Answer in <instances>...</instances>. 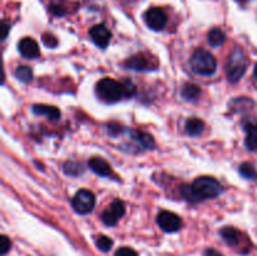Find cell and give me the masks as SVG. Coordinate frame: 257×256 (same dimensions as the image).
<instances>
[{"label":"cell","mask_w":257,"mask_h":256,"mask_svg":"<svg viewBox=\"0 0 257 256\" xmlns=\"http://www.w3.org/2000/svg\"><path fill=\"white\" fill-rule=\"evenodd\" d=\"M191 68L200 75H212L217 69V62L210 52L205 49H197L190 60Z\"/></svg>","instance_id":"obj_3"},{"label":"cell","mask_w":257,"mask_h":256,"mask_svg":"<svg viewBox=\"0 0 257 256\" xmlns=\"http://www.w3.org/2000/svg\"><path fill=\"white\" fill-rule=\"evenodd\" d=\"M248 59L246 53L241 48H236L232 50L226 65V74L231 83H237L245 74L247 69Z\"/></svg>","instance_id":"obj_2"},{"label":"cell","mask_w":257,"mask_h":256,"mask_svg":"<svg viewBox=\"0 0 257 256\" xmlns=\"http://www.w3.org/2000/svg\"><path fill=\"white\" fill-rule=\"evenodd\" d=\"M80 165L78 162H73V161H69V162H67L64 165V171L65 173H68V175H72V176H77L78 173L80 172Z\"/></svg>","instance_id":"obj_23"},{"label":"cell","mask_w":257,"mask_h":256,"mask_svg":"<svg viewBox=\"0 0 257 256\" xmlns=\"http://www.w3.org/2000/svg\"><path fill=\"white\" fill-rule=\"evenodd\" d=\"M97 93L104 102L114 103L124 97V89L122 83L112 79V78H103L97 84Z\"/></svg>","instance_id":"obj_4"},{"label":"cell","mask_w":257,"mask_h":256,"mask_svg":"<svg viewBox=\"0 0 257 256\" xmlns=\"http://www.w3.org/2000/svg\"><path fill=\"white\" fill-rule=\"evenodd\" d=\"M43 43H44L47 47L54 48V47H57L58 40L54 35L49 34V33H45V34H43Z\"/></svg>","instance_id":"obj_26"},{"label":"cell","mask_w":257,"mask_h":256,"mask_svg":"<svg viewBox=\"0 0 257 256\" xmlns=\"http://www.w3.org/2000/svg\"><path fill=\"white\" fill-rule=\"evenodd\" d=\"M131 133H132L133 140L138 141L143 147L152 148L153 146H155V140H153V137L150 135V133H146L143 132V131H138V130L132 131Z\"/></svg>","instance_id":"obj_18"},{"label":"cell","mask_w":257,"mask_h":256,"mask_svg":"<svg viewBox=\"0 0 257 256\" xmlns=\"http://www.w3.org/2000/svg\"><path fill=\"white\" fill-rule=\"evenodd\" d=\"M237 2H240V3H246V2H248V0H237Z\"/></svg>","instance_id":"obj_33"},{"label":"cell","mask_w":257,"mask_h":256,"mask_svg":"<svg viewBox=\"0 0 257 256\" xmlns=\"http://www.w3.org/2000/svg\"><path fill=\"white\" fill-rule=\"evenodd\" d=\"M255 77H256V79H257V65H256V68H255Z\"/></svg>","instance_id":"obj_32"},{"label":"cell","mask_w":257,"mask_h":256,"mask_svg":"<svg viewBox=\"0 0 257 256\" xmlns=\"http://www.w3.org/2000/svg\"><path fill=\"white\" fill-rule=\"evenodd\" d=\"M221 236H222V238L226 241L227 245L235 247V246L240 245L242 233L238 230H236L235 227H225L221 230Z\"/></svg>","instance_id":"obj_13"},{"label":"cell","mask_w":257,"mask_h":256,"mask_svg":"<svg viewBox=\"0 0 257 256\" xmlns=\"http://www.w3.org/2000/svg\"><path fill=\"white\" fill-rule=\"evenodd\" d=\"M9 29H10L9 22L5 19L0 20V43L7 38L8 33H9Z\"/></svg>","instance_id":"obj_25"},{"label":"cell","mask_w":257,"mask_h":256,"mask_svg":"<svg viewBox=\"0 0 257 256\" xmlns=\"http://www.w3.org/2000/svg\"><path fill=\"white\" fill-rule=\"evenodd\" d=\"M246 147L250 151L257 150V122H248L245 125Z\"/></svg>","instance_id":"obj_14"},{"label":"cell","mask_w":257,"mask_h":256,"mask_svg":"<svg viewBox=\"0 0 257 256\" xmlns=\"http://www.w3.org/2000/svg\"><path fill=\"white\" fill-rule=\"evenodd\" d=\"M108 131H109L112 135H117V133H119L120 131H122V127H120L119 124H117V123H112V124L108 125Z\"/></svg>","instance_id":"obj_29"},{"label":"cell","mask_w":257,"mask_h":256,"mask_svg":"<svg viewBox=\"0 0 257 256\" xmlns=\"http://www.w3.org/2000/svg\"><path fill=\"white\" fill-rule=\"evenodd\" d=\"M226 42V34L220 28H215L208 33V43L212 47H220Z\"/></svg>","instance_id":"obj_19"},{"label":"cell","mask_w":257,"mask_h":256,"mask_svg":"<svg viewBox=\"0 0 257 256\" xmlns=\"http://www.w3.org/2000/svg\"><path fill=\"white\" fill-rule=\"evenodd\" d=\"M157 223L165 232H176L182 227L180 216L170 211H161L157 216Z\"/></svg>","instance_id":"obj_7"},{"label":"cell","mask_w":257,"mask_h":256,"mask_svg":"<svg viewBox=\"0 0 257 256\" xmlns=\"http://www.w3.org/2000/svg\"><path fill=\"white\" fill-rule=\"evenodd\" d=\"M114 256H138L133 248L131 247H120L119 250L115 252Z\"/></svg>","instance_id":"obj_28"},{"label":"cell","mask_w":257,"mask_h":256,"mask_svg":"<svg viewBox=\"0 0 257 256\" xmlns=\"http://www.w3.org/2000/svg\"><path fill=\"white\" fill-rule=\"evenodd\" d=\"M18 48H19V52L23 57L28 58V59H34V58H38L40 54L39 47H38V43L35 42L33 38H23L22 40L18 44Z\"/></svg>","instance_id":"obj_11"},{"label":"cell","mask_w":257,"mask_h":256,"mask_svg":"<svg viewBox=\"0 0 257 256\" xmlns=\"http://www.w3.org/2000/svg\"><path fill=\"white\" fill-rule=\"evenodd\" d=\"M89 166L97 175L109 176L112 173V167L109 163L102 157H93L89 160Z\"/></svg>","instance_id":"obj_12"},{"label":"cell","mask_w":257,"mask_h":256,"mask_svg":"<svg viewBox=\"0 0 257 256\" xmlns=\"http://www.w3.org/2000/svg\"><path fill=\"white\" fill-rule=\"evenodd\" d=\"M146 23L153 30H162L167 23V15L161 8L153 7L146 12Z\"/></svg>","instance_id":"obj_9"},{"label":"cell","mask_w":257,"mask_h":256,"mask_svg":"<svg viewBox=\"0 0 257 256\" xmlns=\"http://www.w3.org/2000/svg\"><path fill=\"white\" fill-rule=\"evenodd\" d=\"M12 247V242L9 238L4 235H0V255H4Z\"/></svg>","instance_id":"obj_24"},{"label":"cell","mask_w":257,"mask_h":256,"mask_svg":"<svg viewBox=\"0 0 257 256\" xmlns=\"http://www.w3.org/2000/svg\"><path fill=\"white\" fill-rule=\"evenodd\" d=\"M72 205L73 208L78 213H82V215L92 212V210L95 206L94 193L89 190H79L75 193L74 197H73Z\"/></svg>","instance_id":"obj_5"},{"label":"cell","mask_w":257,"mask_h":256,"mask_svg":"<svg viewBox=\"0 0 257 256\" xmlns=\"http://www.w3.org/2000/svg\"><path fill=\"white\" fill-rule=\"evenodd\" d=\"M240 173L247 180H256L257 178L256 168L250 162H245L240 166Z\"/></svg>","instance_id":"obj_21"},{"label":"cell","mask_w":257,"mask_h":256,"mask_svg":"<svg viewBox=\"0 0 257 256\" xmlns=\"http://www.w3.org/2000/svg\"><path fill=\"white\" fill-rule=\"evenodd\" d=\"M15 77L23 83H29L33 79V72L29 67L27 65H20L15 70Z\"/></svg>","instance_id":"obj_20"},{"label":"cell","mask_w":257,"mask_h":256,"mask_svg":"<svg viewBox=\"0 0 257 256\" xmlns=\"http://www.w3.org/2000/svg\"><path fill=\"white\" fill-rule=\"evenodd\" d=\"M205 256H222V253L213 250V248H207V250L205 251Z\"/></svg>","instance_id":"obj_30"},{"label":"cell","mask_w":257,"mask_h":256,"mask_svg":"<svg viewBox=\"0 0 257 256\" xmlns=\"http://www.w3.org/2000/svg\"><path fill=\"white\" fill-rule=\"evenodd\" d=\"M201 93H202L201 88L197 84H193V83H187L182 88V97L186 100H190V102H196L200 98Z\"/></svg>","instance_id":"obj_16"},{"label":"cell","mask_w":257,"mask_h":256,"mask_svg":"<svg viewBox=\"0 0 257 256\" xmlns=\"http://www.w3.org/2000/svg\"><path fill=\"white\" fill-rule=\"evenodd\" d=\"M124 67L127 69L138 70V72H145V70L155 69L157 67V60L148 54H136L133 57L128 58L124 62Z\"/></svg>","instance_id":"obj_6"},{"label":"cell","mask_w":257,"mask_h":256,"mask_svg":"<svg viewBox=\"0 0 257 256\" xmlns=\"http://www.w3.org/2000/svg\"><path fill=\"white\" fill-rule=\"evenodd\" d=\"M205 130V123L200 118H190L186 122V132L191 136H200L202 135Z\"/></svg>","instance_id":"obj_17"},{"label":"cell","mask_w":257,"mask_h":256,"mask_svg":"<svg viewBox=\"0 0 257 256\" xmlns=\"http://www.w3.org/2000/svg\"><path fill=\"white\" fill-rule=\"evenodd\" d=\"M122 85H123V89H124V97H132V95L135 94L136 87L133 85L132 82H130V80H124V82H122Z\"/></svg>","instance_id":"obj_27"},{"label":"cell","mask_w":257,"mask_h":256,"mask_svg":"<svg viewBox=\"0 0 257 256\" xmlns=\"http://www.w3.org/2000/svg\"><path fill=\"white\" fill-rule=\"evenodd\" d=\"M112 246H113V240L108 237V236L102 235L97 238V247L99 248L100 251H103V252H108V251L112 248Z\"/></svg>","instance_id":"obj_22"},{"label":"cell","mask_w":257,"mask_h":256,"mask_svg":"<svg viewBox=\"0 0 257 256\" xmlns=\"http://www.w3.org/2000/svg\"><path fill=\"white\" fill-rule=\"evenodd\" d=\"M5 80V73H4V69H3V60L2 58H0V84H3Z\"/></svg>","instance_id":"obj_31"},{"label":"cell","mask_w":257,"mask_h":256,"mask_svg":"<svg viewBox=\"0 0 257 256\" xmlns=\"http://www.w3.org/2000/svg\"><path fill=\"white\" fill-rule=\"evenodd\" d=\"M191 187H192L197 202L201 200H206V198H215L222 192L221 183L210 176H201V177L196 178Z\"/></svg>","instance_id":"obj_1"},{"label":"cell","mask_w":257,"mask_h":256,"mask_svg":"<svg viewBox=\"0 0 257 256\" xmlns=\"http://www.w3.org/2000/svg\"><path fill=\"white\" fill-rule=\"evenodd\" d=\"M125 213V203L120 200H114L109 208L102 213V220L105 225L114 226L120 217Z\"/></svg>","instance_id":"obj_8"},{"label":"cell","mask_w":257,"mask_h":256,"mask_svg":"<svg viewBox=\"0 0 257 256\" xmlns=\"http://www.w3.org/2000/svg\"><path fill=\"white\" fill-rule=\"evenodd\" d=\"M89 34L93 42L100 48H107L110 42V37H112V33H110V30L104 24L94 25L89 30Z\"/></svg>","instance_id":"obj_10"},{"label":"cell","mask_w":257,"mask_h":256,"mask_svg":"<svg viewBox=\"0 0 257 256\" xmlns=\"http://www.w3.org/2000/svg\"><path fill=\"white\" fill-rule=\"evenodd\" d=\"M33 112L38 115H45L49 119H58L60 117V110L52 105L45 104H35L33 105Z\"/></svg>","instance_id":"obj_15"}]
</instances>
